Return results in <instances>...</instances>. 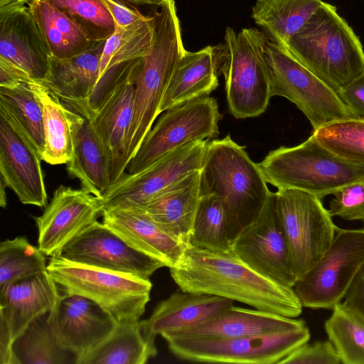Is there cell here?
Segmentation results:
<instances>
[{
  "instance_id": "cell-1",
  "label": "cell",
  "mask_w": 364,
  "mask_h": 364,
  "mask_svg": "<svg viewBox=\"0 0 364 364\" xmlns=\"http://www.w3.org/2000/svg\"><path fill=\"white\" fill-rule=\"evenodd\" d=\"M170 273L183 291L218 296L291 318H297L304 307L293 287L262 276L232 251H210L189 245Z\"/></svg>"
},
{
  "instance_id": "cell-2",
  "label": "cell",
  "mask_w": 364,
  "mask_h": 364,
  "mask_svg": "<svg viewBox=\"0 0 364 364\" xmlns=\"http://www.w3.org/2000/svg\"><path fill=\"white\" fill-rule=\"evenodd\" d=\"M154 16V41L150 53L141 58L135 71L133 118L122 158L112 176V184L124 174L127 165L161 113L169 81L186 51L175 1H166Z\"/></svg>"
},
{
  "instance_id": "cell-3",
  "label": "cell",
  "mask_w": 364,
  "mask_h": 364,
  "mask_svg": "<svg viewBox=\"0 0 364 364\" xmlns=\"http://www.w3.org/2000/svg\"><path fill=\"white\" fill-rule=\"evenodd\" d=\"M284 47L337 93L364 73L359 38L336 8L324 1Z\"/></svg>"
},
{
  "instance_id": "cell-4",
  "label": "cell",
  "mask_w": 364,
  "mask_h": 364,
  "mask_svg": "<svg viewBox=\"0 0 364 364\" xmlns=\"http://www.w3.org/2000/svg\"><path fill=\"white\" fill-rule=\"evenodd\" d=\"M257 166L266 182L277 189H298L320 199L364 180V165L338 156L314 134L297 146L271 151Z\"/></svg>"
},
{
  "instance_id": "cell-5",
  "label": "cell",
  "mask_w": 364,
  "mask_h": 364,
  "mask_svg": "<svg viewBox=\"0 0 364 364\" xmlns=\"http://www.w3.org/2000/svg\"><path fill=\"white\" fill-rule=\"evenodd\" d=\"M250 30L267 73L272 97H284L293 102L314 131L336 122L358 118L336 92L284 46L256 28Z\"/></svg>"
},
{
  "instance_id": "cell-6",
  "label": "cell",
  "mask_w": 364,
  "mask_h": 364,
  "mask_svg": "<svg viewBox=\"0 0 364 364\" xmlns=\"http://www.w3.org/2000/svg\"><path fill=\"white\" fill-rule=\"evenodd\" d=\"M270 193L244 146L229 134L208 142L200 170V196L223 198L243 228L257 219Z\"/></svg>"
},
{
  "instance_id": "cell-7",
  "label": "cell",
  "mask_w": 364,
  "mask_h": 364,
  "mask_svg": "<svg viewBox=\"0 0 364 364\" xmlns=\"http://www.w3.org/2000/svg\"><path fill=\"white\" fill-rule=\"evenodd\" d=\"M47 270L61 294L88 298L117 323L139 321L150 300L149 279L50 257Z\"/></svg>"
},
{
  "instance_id": "cell-8",
  "label": "cell",
  "mask_w": 364,
  "mask_h": 364,
  "mask_svg": "<svg viewBox=\"0 0 364 364\" xmlns=\"http://www.w3.org/2000/svg\"><path fill=\"white\" fill-rule=\"evenodd\" d=\"M218 75H223L229 111L237 119L255 117L272 97L269 78L250 28L225 30L224 42L214 46Z\"/></svg>"
},
{
  "instance_id": "cell-9",
  "label": "cell",
  "mask_w": 364,
  "mask_h": 364,
  "mask_svg": "<svg viewBox=\"0 0 364 364\" xmlns=\"http://www.w3.org/2000/svg\"><path fill=\"white\" fill-rule=\"evenodd\" d=\"M279 220L296 281L306 274L331 245L337 228L321 199L292 188L275 192Z\"/></svg>"
},
{
  "instance_id": "cell-10",
  "label": "cell",
  "mask_w": 364,
  "mask_h": 364,
  "mask_svg": "<svg viewBox=\"0 0 364 364\" xmlns=\"http://www.w3.org/2000/svg\"><path fill=\"white\" fill-rule=\"evenodd\" d=\"M310 331L301 328L228 338L172 337L169 350L180 359L200 363L272 364L307 343Z\"/></svg>"
},
{
  "instance_id": "cell-11",
  "label": "cell",
  "mask_w": 364,
  "mask_h": 364,
  "mask_svg": "<svg viewBox=\"0 0 364 364\" xmlns=\"http://www.w3.org/2000/svg\"><path fill=\"white\" fill-rule=\"evenodd\" d=\"M364 264V228H338L333 242L293 289L304 307L332 309Z\"/></svg>"
},
{
  "instance_id": "cell-12",
  "label": "cell",
  "mask_w": 364,
  "mask_h": 364,
  "mask_svg": "<svg viewBox=\"0 0 364 364\" xmlns=\"http://www.w3.org/2000/svg\"><path fill=\"white\" fill-rule=\"evenodd\" d=\"M222 117L217 100L210 96L196 98L166 110L144 138L125 173L140 172L191 141L217 137Z\"/></svg>"
},
{
  "instance_id": "cell-13",
  "label": "cell",
  "mask_w": 364,
  "mask_h": 364,
  "mask_svg": "<svg viewBox=\"0 0 364 364\" xmlns=\"http://www.w3.org/2000/svg\"><path fill=\"white\" fill-rule=\"evenodd\" d=\"M208 142V139L191 141L140 172L124 173L101 198L104 210L142 207L186 174L200 170Z\"/></svg>"
},
{
  "instance_id": "cell-14",
  "label": "cell",
  "mask_w": 364,
  "mask_h": 364,
  "mask_svg": "<svg viewBox=\"0 0 364 364\" xmlns=\"http://www.w3.org/2000/svg\"><path fill=\"white\" fill-rule=\"evenodd\" d=\"M232 251L262 276L282 286H294L296 279L277 210L275 192L270 193L257 219L242 229Z\"/></svg>"
},
{
  "instance_id": "cell-15",
  "label": "cell",
  "mask_w": 364,
  "mask_h": 364,
  "mask_svg": "<svg viewBox=\"0 0 364 364\" xmlns=\"http://www.w3.org/2000/svg\"><path fill=\"white\" fill-rule=\"evenodd\" d=\"M100 198L83 190L59 186L43 213L34 218L38 247L46 255H58L62 249L102 215Z\"/></svg>"
},
{
  "instance_id": "cell-16",
  "label": "cell",
  "mask_w": 364,
  "mask_h": 364,
  "mask_svg": "<svg viewBox=\"0 0 364 364\" xmlns=\"http://www.w3.org/2000/svg\"><path fill=\"white\" fill-rule=\"evenodd\" d=\"M58 255L74 262L146 279L164 267L159 260L129 245L99 221L66 245Z\"/></svg>"
},
{
  "instance_id": "cell-17",
  "label": "cell",
  "mask_w": 364,
  "mask_h": 364,
  "mask_svg": "<svg viewBox=\"0 0 364 364\" xmlns=\"http://www.w3.org/2000/svg\"><path fill=\"white\" fill-rule=\"evenodd\" d=\"M48 323L58 346L74 354L76 363L103 342L117 323L91 299L61 294L48 314Z\"/></svg>"
},
{
  "instance_id": "cell-18",
  "label": "cell",
  "mask_w": 364,
  "mask_h": 364,
  "mask_svg": "<svg viewBox=\"0 0 364 364\" xmlns=\"http://www.w3.org/2000/svg\"><path fill=\"white\" fill-rule=\"evenodd\" d=\"M51 54L30 6L14 3L0 8V58L46 82Z\"/></svg>"
},
{
  "instance_id": "cell-19",
  "label": "cell",
  "mask_w": 364,
  "mask_h": 364,
  "mask_svg": "<svg viewBox=\"0 0 364 364\" xmlns=\"http://www.w3.org/2000/svg\"><path fill=\"white\" fill-rule=\"evenodd\" d=\"M41 154L21 133L0 116L1 180L25 205H48Z\"/></svg>"
},
{
  "instance_id": "cell-20",
  "label": "cell",
  "mask_w": 364,
  "mask_h": 364,
  "mask_svg": "<svg viewBox=\"0 0 364 364\" xmlns=\"http://www.w3.org/2000/svg\"><path fill=\"white\" fill-rule=\"evenodd\" d=\"M102 223L129 245L169 269L182 259L186 247L141 207L105 209Z\"/></svg>"
},
{
  "instance_id": "cell-21",
  "label": "cell",
  "mask_w": 364,
  "mask_h": 364,
  "mask_svg": "<svg viewBox=\"0 0 364 364\" xmlns=\"http://www.w3.org/2000/svg\"><path fill=\"white\" fill-rule=\"evenodd\" d=\"M141 58L131 64L87 118L105 144L112 164V176L122 158L134 102V74Z\"/></svg>"
},
{
  "instance_id": "cell-22",
  "label": "cell",
  "mask_w": 364,
  "mask_h": 364,
  "mask_svg": "<svg viewBox=\"0 0 364 364\" xmlns=\"http://www.w3.org/2000/svg\"><path fill=\"white\" fill-rule=\"evenodd\" d=\"M306 325L302 319L233 305L198 325L161 336L165 340L172 337L228 338L295 329Z\"/></svg>"
},
{
  "instance_id": "cell-23",
  "label": "cell",
  "mask_w": 364,
  "mask_h": 364,
  "mask_svg": "<svg viewBox=\"0 0 364 364\" xmlns=\"http://www.w3.org/2000/svg\"><path fill=\"white\" fill-rule=\"evenodd\" d=\"M233 301L180 289L161 301L148 319L140 321L141 328L146 338L155 342L156 336L198 325L230 308Z\"/></svg>"
},
{
  "instance_id": "cell-24",
  "label": "cell",
  "mask_w": 364,
  "mask_h": 364,
  "mask_svg": "<svg viewBox=\"0 0 364 364\" xmlns=\"http://www.w3.org/2000/svg\"><path fill=\"white\" fill-rule=\"evenodd\" d=\"M60 295L48 271L17 281L0 293V318L14 342L35 318L52 311Z\"/></svg>"
},
{
  "instance_id": "cell-25",
  "label": "cell",
  "mask_w": 364,
  "mask_h": 364,
  "mask_svg": "<svg viewBox=\"0 0 364 364\" xmlns=\"http://www.w3.org/2000/svg\"><path fill=\"white\" fill-rule=\"evenodd\" d=\"M70 117L73 150L67 171L80 181L81 188L101 198L112 185V161L90 121L72 109Z\"/></svg>"
},
{
  "instance_id": "cell-26",
  "label": "cell",
  "mask_w": 364,
  "mask_h": 364,
  "mask_svg": "<svg viewBox=\"0 0 364 364\" xmlns=\"http://www.w3.org/2000/svg\"><path fill=\"white\" fill-rule=\"evenodd\" d=\"M200 198V170H195L141 208L188 247Z\"/></svg>"
},
{
  "instance_id": "cell-27",
  "label": "cell",
  "mask_w": 364,
  "mask_h": 364,
  "mask_svg": "<svg viewBox=\"0 0 364 364\" xmlns=\"http://www.w3.org/2000/svg\"><path fill=\"white\" fill-rule=\"evenodd\" d=\"M105 41H100L90 50L70 58L60 60L51 57L49 75L44 83L69 109L80 114L97 83Z\"/></svg>"
},
{
  "instance_id": "cell-28",
  "label": "cell",
  "mask_w": 364,
  "mask_h": 364,
  "mask_svg": "<svg viewBox=\"0 0 364 364\" xmlns=\"http://www.w3.org/2000/svg\"><path fill=\"white\" fill-rule=\"evenodd\" d=\"M218 76L214 46L197 51L186 50L169 81L160 112L209 96L218 86Z\"/></svg>"
},
{
  "instance_id": "cell-29",
  "label": "cell",
  "mask_w": 364,
  "mask_h": 364,
  "mask_svg": "<svg viewBox=\"0 0 364 364\" xmlns=\"http://www.w3.org/2000/svg\"><path fill=\"white\" fill-rule=\"evenodd\" d=\"M242 227L229 204L214 194L200 198L190 245L210 251H232Z\"/></svg>"
},
{
  "instance_id": "cell-30",
  "label": "cell",
  "mask_w": 364,
  "mask_h": 364,
  "mask_svg": "<svg viewBox=\"0 0 364 364\" xmlns=\"http://www.w3.org/2000/svg\"><path fill=\"white\" fill-rule=\"evenodd\" d=\"M28 84L42 109V159L51 165L66 164L71 159L73 150L70 109L44 82L32 79Z\"/></svg>"
},
{
  "instance_id": "cell-31",
  "label": "cell",
  "mask_w": 364,
  "mask_h": 364,
  "mask_svg": "<svg viewBox=\"0 0 364 364\" xmlns=\"http://www.w3.org/2000/svg\"><path fill=\"white\" fill-rule=\"evenodd\" d=\"M156 353L155 342L146 338L140 320L117 323L111 334L76 364H144Z\"/></svg>"
},
{
  "instance_id": "cell-32",
  "label": "cell",
  "mask_w": 364,
  "mask_h": 364,
  "mask_svg": "<svg viewBox=\"0 0 364 364\" xmlns=\"http://www.w3.org/2000/svg\"><path fill=\"white\" fill-rule=\"evenodd\" d=\"M322 2V0H257L251 16L269 38L286 46Z\"/></svg>"
},
{
  "instance_id": "cell-33",
  "label": "cell",
  "mask_w": 364,
  "mask_h": 364,
  "mask_svg": "<svg viewBox=\"0 0 364 364\" xmlns=\"http://www.w3.org/2000/svg\"><path fill=\"white\" fill-rule=\"evenodd\" d=\"M28 4L53 58H70L90 50L100 42L90 40L64 14L46 1L31 0Z\"/></svg>"
},
{
  "instance_id": "cell-34",
  "label": "cell",
  "mask_w": 364,
  "mask_h": 364,
  "mask_svg": "<svg viewBox=\"0 0 364 364\" xmlns=\"http://www.w3.org/2000/svg\"><path fill=\"white\" fill-rule=\"evenodd\" d=\"M28 82L11 87H0V116L14 126L42 158V109Z\"/></svg>"
},
{
  "instance_id": "cell-35",
  "label": "cell",
  "mask_w": 364,
  "mask_h": 364,
  "mask_svg": "<svg viewBox=\"0 0 364 364\" xmlns=\"http://www.w3.org/2000/svg\"><path fill=\"white\" fill-rule=\"evenodd\" d=\"M155 28L154 15L145 16L125 27L117 26L105 43L100 61L98 81L110 68L148 55L154 43Z\"/></svg>"
},
{
  "instance_id": "cell-36",
  "label": "cell",
  "mask_w": 364,
  "mask_h": 364,
  "mask_svg": "<svg viewBox=\"0 0 364 364\" xmlns=\"http://www.w3.org/2000/svg\"><path fill=\"white\" fill-rule=\"evenodd\" d=\"M324 328L343 364H364V316L341 302L332 309Z\"/></svg>"
},
{
  "instance_id": "cell-37",
  "label": "cell",
  "mask_w": 364,
  "mask_h": 364,
  "mask_svg": "<svg viewBox=\"0 0 364 364\" xmlns=\"http://www.w3.org/2000/svg\"><path fill=\"white\" fill-rule=\"evenodd\" d=\"M48 314L35 318L14 341V351L19 364H63L76 357L57 343L48 323Z\"/></svg>"
},
{
  "instance_id": "cell-38",
  "label": "cell",
  "mask_w": 364,
  "mask_h": 364,
  "mask_svg": "<svg viewBox=\"0 0 364 364\" xmlns=\"http://www.w3.org/2000/svg\"><path fill=\"white\" fill-rule=\"evenodd\" d=\"M46 255L24 236L0 244V293L21 279L47 272Z\"/></svg>"
},
{
  "instance_id": "cell-39",
  "label": "cell",
  "mask_w": 364,
  "mask_h": 364,
  "mask_svg": "<svg viewBox=\"0 0 364 364\" xmlns=\"http://www.w3.org/2000/svg\"><path fill=\"white\" fill-rule=\"evenodd\" d=\"M64 14L92 41H106L116 22L100 0H44Z\"/></svg>"
},
{
  "instance_id": "cell-40",
  "label": "cell",
  "mask_w": 364,
  "mask_h": 364,
  "mask_svg": "<svg viewBox=\"0 0 364 364\" xmlns=\"http://www.w3.org/2000/svg\"><path fill=\"white\" fill-rule=\"evenodd\" d=\"M317 140L338 156L364 165V119L353 118L323 126L313 132Z\"/></svg>"
},
{
  "instance_id": "cell-41",
  "label": "cell",
  "mask_w": 364,
  "mask_h": 364,
  "mask_svg": "<svg viewBox=\"0 0 364 364\" xmlns=\"http://www.w3.org/2000/svg\"><path fill=\"white\" fill-rule=\"evenodd\" d=\"M332 195L328 209L332 217L364 223V180L348 184Z\"/></svg>"
},
{
  "instance_id": "cell-42",
  "label": "cell",
  "mask_w": 364,
  "mask_h": 364,
  "mask_svg": "<svg viewBox=\"0 0 364 364\" xmlns=\"http://www.w3.org/2000/svg\"><path fill=\"white\" fill-rule=\"evenodd\" d=\"M308 343V342H307ZM307 343L284 357L279 364H341L333 344L328 340Z\"/></svg>"
},
{
  "instance_id": "cell-43",
  "label": "cell",
  "mask_w": 364,
  "mask_h": 364,
  "mask_svg": "<svg viewBox=\"0 0 364 364\" xmlns=\"http://www.w3.org/2000/svg\"><path fill=\"white\" fill-rule=\"evenodd\" d=\"M338 94L356 116L364 119V73Z\"/></svg>"
},
{
  "instance_id": "cell-44",
  "label": "cell",
  "mask_w": 364,
  "mask_h": 364,
  "mask_svg": "<svg viewBox=\"0 0 364 364\" xmlns=\"http://www.w3.org/2000/svg\"><path fill=\"white\" fill-rule=\"evenodd\" d=\"M113 16L117 26L125 27L145 17L138 9L118 0H100Z\"/></svg>"
},
{
  "instance_id": "cell-45",
  "label": "cell",
  "mask_w": 364,
  "mask_h": 364,
  "mask_svg": "<svg viewBox=\"0 0 364 364\" xmlns=\"http://www.w3.org/2000/svg\"><path fill=\"white\" fill-rule=\"evenodd\" d=\"M342 303L364 316V264L348 287Z\"/></svg>"
},
{
  "instance_id": "cell-46",
  "label": "cell",
  "mask_w": 364,
  "mask_h": 364,
  "mask_svg": "<svg viewBox=\"0 0 364 364\" xmlns=\"http://www.w3.org/2000/svg\"><path fill=\"white\" fill-rule=\"evenodd\" d=\"M31 80L25 71L0 58V87H11Z\"/></svg>"
},
{
  "instance_id": "cell-47",
  "label": "cell",
  "mask_w": 364,
  "mask_h": 364,
  "mask_svg": "<svg viewBox=\"0 0 364 364\" xmlns=\"http://www.w3.org/2000/svg\"><path fill=\"white\" fill-rule=\"evenodd\" d=\"M14 343L6 322L0 318V364H19L14 351Z\"/></svg>"
},
{
  "instance_id": "cell-48",
  "label": "cell",
  "mask_w": 364,
  "mask_h": 364,
  "mask_svg": "<svg viewBox=\"0 0 364 364\" xmlns=\"http://www.w3.org/2000/svg\"><path fill=\"white\" fill-rule=\"evenodd\" d=\"M124 4L162 6L168 0H118Z\"/></svg>"
},
{
  "instance_id": "cell-49",
  "label": "cell",
  "mask_w": 364,
  "mask_h": 364,
  "mask_svg": "<svg viewBox=\"0 0 364 364\" xmlns=\"http://www.w3.org/2000/svg\"><path fill=\"white\" fill-rule=\"evenodd\" d=\"M7 187L4 182L1 180V189H0V205L2 208H5L6 205V192L5 188Z\"/></svg>"
},
{
  "instance_id": "cell-50",
  "label": "cell",
  "mask_w": 364,
  "mask_h": 364,
  "mask_svg": "<svg viewBox=\"0 0 364 364\" xmlns=\"http://www.w3.org/2000/svg\"><path fill=\"white\" fill-rule=\"evenodd\" d=\"M31 1V0H14V3L27 4Z\"/></svg>"
}]
</instances>
